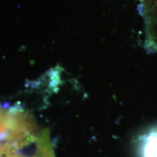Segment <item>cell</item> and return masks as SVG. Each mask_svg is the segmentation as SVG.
I'll use <instances>...</instances> for the list:
<instances>
[{
    "mask_svg": "<svg viewBox=\"0 0 157 157\" xmlns=\"http://www.w3.org/2000/svg\"><path fill=\"white\" fill-rule=\"evenodd\" d=\"M140 157H157V127L145 133L139 141Z\"/></svg>",
    "mask_w": 157,
    "mask_h": 157,
    "instance_id": "1",
    "label": "cell"
}]
</instances>
